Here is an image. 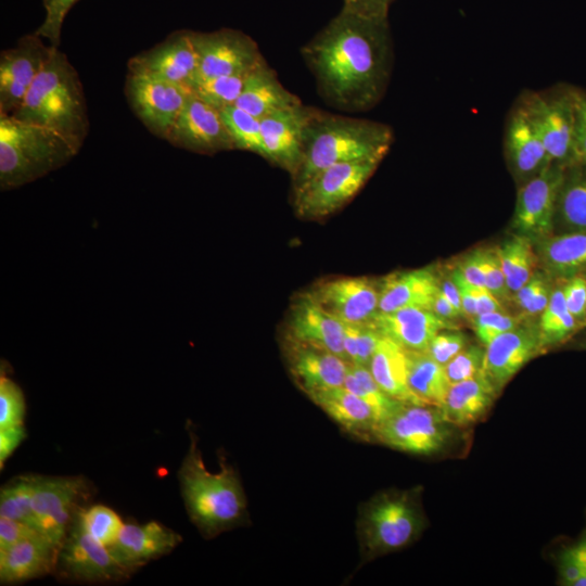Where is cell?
<instances>
[{
	"label": "cell",
	"mask_w": 586,
	"mask_h": 586,
	"mask_svg": "<svg viewBox=\"0 0 586 586\" xmlns=\"http://www.w3.org/2000/svg\"><path fill=\"white\" fill-rule=\"evenodd\" d=\"M301 53L324 102L345 112H366L384 97L393 68L387 17L342 9Z\"/></svg>",
	"instance_id": "1"
},
{
	"label": "cell",
	"mask_w": 586,
	"mask_h": 586,
	"mask_svg": "<svg viewBox=\"0 0 586 586\" xmlns=\"http://www.w3.org/2000/svg\"><path fill=\"white\" fill-rule=\"evenodd\" d=\"M394 140L383 123L315 109L304 131L303 157L292 176L296 190L326 168L352 161H382Z\"/></svg>",
	"instance_id": "2"
},
{
	"label": "cell",
	"mask_w": 586,
	"mask_h": 586,
	"mask_svg": "<svg viewBox=\"0 0 586 586\" xmlns=\"http://www.w3.org/2000/svg\"><path fill=\"white\" fill-rule=\"evenodd\" d=\"M12 116L56 131L80 151L90 127L84 87L59 47Z\"/></svg>",
	"instance_id": "3"
},
{
	"label": "cell",
	"mask_w": 586,
	"mask_h": 586,
	"mask_svg": "<svg viewBox=\"0 0 586 586\" xmlns=\"http://www.w3.org/2000/svg\"><path fill=\"white\" fill-rule=\"evenodd\" d=\"M178 480L187 512L205 537H214L244 521L246 499L237 471L222 457L219 471H208L193 432Z\"/></svg>",
	"instance_id": "4"
},
{
	"label": "cell",
	"mask_w": 586,
	"mask_h": 586,
	"mask_svg": "<svg viewBox=\"0 0 586 586\" xmlns=\"http://www.w3.org/2000/svg\"><path fill=\"white\" fill-rule=\"evenodd\" d=\"M79 152L56 131L0 113V188L16 189L66 165Z\"/></svg>",
	"instance_id": "5"
},
{
	"label": "cell",
	"mask_w": 586,
	"mask_h": 586,
	"mask_svg": "<svg viewBox=\"0 0 586 586\" xmlns=\"http://www.w3.org/2000/svg\"><path fill=\"white\" fill-rule=\"evenodd\" d=\"M423 524L416 494L387 492L374 496L362 506L358 519L364 555L373 558L406 547L418 537Z\"/></svg>",
	"instance_id": "6"
},
{
	"label": "cell",
	"mask_w": 586,
	"mask_h": 586,
	"mask_svg": "<svg viewBox=\"0 0 586 586\" xmlns=\"http://www.w3.org/2000/svg\"><path fill=\"white\" fill-rule=\"evenodd\" d=\"M455 428L438 406L402 403L379 423L374 441L399 451L432 456L450 445Z\"/></svg>",
	"instance_id": "7"
},
{
	"label": "cell",
	"mask_w": 586,
	"mask_h": 586,
	"mask_svg": "<svg viewBox=\"0 0 586 586\" xmlns=\"http://www.w3.org/2000/svg\"><path fill=\"white\" fill-rule=\"evenodd\" d=\"M573 87L557 86L543 91L525 90L519 100L535 125L552 164L575 163V112Z\"/></svg>",
	"instance_id": "8"
},
{
	"label": "cell",
	"mask_w": 586,
	"mask_h": 586,
	"mask_svg": "<svg viewBox=\"0 0 586 586\" xmlns=\"http://www.w3.org/2000/svg\"><path fill=\"white\" fill-rule=\"evenodd\" d=\"M91 483L82 475L34 474L31 508L38 531L60 549L77 513L91 497Z\"/></svg>",
	"instance_id": "9"
},
{
	"label": "cell",
	"mask_w": 586,
	"mask_h": 586,
	"mask_svg": "<svg viewBox=\"0 0 586 586\" xmlns=\"http://www.w3.org/2000/svg\"><path fill=\"white\" fill-rule=\"evenodd\" d=\"M380 161H352L332 165L294 190L300 217L324 218L347 204L373 175Z\"/></svg>",
	"instance_id": "10"
},
{
	"label": "cell",
	"mask_w": 586,
	"mask_h": 586,
	"mask_svg": "<svg viewBox=\"0 0 586 586\" xmlns=\"http://www.w3.org/2000/svg\"><path fill=\"white\" fill-rule=\"evenodd\" d=\"M191 89L143 74L128 72L125 95L132 112L154 136L166 140Z\"/></svg>",
	"instance_id": "11"
},
{
	"label": "cell",
	"mask_w": 586,
	"mask_h": 586,
	"mask_svg": "<svg viewBox=\"0 0 586 586\" xmlns=\"http://www.w3.org/2000/svg\"><path fill=\"white\" fill-rule=\"evenodd\" d=\"M55 571L68 579L88 583L119 581L132 573L86 531L78 513L59 550Z\"/></svg>",
	"instance_id": "12"
},
{
	"label": "cell",
	"mask_w": 586,
	"mask_h": 586,
	"mask_svg": "<svg viewBox=\"0 0 586 586\" xmlns=\"http://www.w3.org/2000/svg\"><path fill=\"white\" fill-rule=\"evenodd\" d=\"M192 36L199 55L195 84L221 75L250 71L264 60L257 43L241 30H192Z\"/></svg>",
	"instance_id": "13"
},
{
	"label": "cell",
	"mask_w": 586,
	"mask_h": 586,
	"mask_svg": "<svg viewBox=\"0 0 586 586\" xmlns=\"http://www.w3.org/2000/svg\"><path fill=\"white\" fill-rule=\"evenodd\" d=\"M564 167L550 164L536 177L518 187L511 220L513 233L536 242L553 233L559 188Z\"/></svg>",
	"instance_id": "14"
},
{
	"label": "cell",
	"mask_w": 586,
	"mask_h": 586,
	"mask_svg": "<svg viewBox=\"0 0 586 586\" xmlns=\"http://www.w3.org/2000/svg\"><path fill=\"white\" fill-rule=\"evenodd\" d=\"M128 72L160 78L192 90L199 71V55L192 30L171 33L152 48L133 55Z\"/></svg>",
	"instance_id": "15"
},
{
	"label": "cell",
	"mask_w": 586,
	"mask_h": 586,
	"mask_svg": "<svg viewBox=\"0 0 586 586\" xmlns=\"http://www.w3.org/2000/svg\"><path fill=\"white\" fill-rule=\"evenodd\" d=\"M53 50L37 34L21 37L0 53V113L12 115L44 67Z\"/></svg>",
	"instance_id": "16"
},
{
	"label": "cell",
	"mask_w": 586,
	"mask_h": 586,
	"mask_svg": "<svg viewBox=\"0 0 586 586\" xmlns=\"http://www.w3.org/2000/svg\"><path fill=\"white\" fill-rule=\"evenodd\" d=\"M166 141L177 148L209 155L235 149L220 110L203 101L193 91Z\"/></svg>",
	"instance_id": "17"
},
{
	"label": "cell",
	"mask_w": 586,
	"mask_h": 586,
	"mask_svg": "<svg viewBox=\"0 0 586 586\" xmlns=\"http://www.w3.org/2000/svg\"><path fill=\"white\" fill-rule=\"evenodd\" d=\"M537 320H521L485 346L481 373L497 395L525 364L543 353Z\"/></svg>",
	"instance_id": "18"
},
{
	"label": "cell",
	"mask_w": 586,
	"mask_h": 586,
	"mask_svg": "<svg viewBox=\"0 0 586 586\" xmlns=\"http://www.w3.org/2000/svg\"><path fill=\"white\" fill-rule=\"evenodd\" d=\"M309 294L343 323L367 324L379 313V282L368 277L328 279Z\"/></svg>",
	"instance_id": "19"
},
{
	"label": "cell",
	"mask_w": 586,
	"mask_h": 586,
	"mask_svg": "<svg viewBox=\"0 0 586 586\" xmlns=\"http://www.w3.org/2000/svg\"><path fill=\"white\" fill-rule=\"evenodd\" d=\"M504 153L517 187L536 177L552 164L535 125L519 99L506 118Z\"/></svg>",
	"instance_id": "20"
},
{
	"label": "cell",
	"mask_w": 586,
	"mask_h": 586,
	"mask_svg": "<svg viewBox=\"0 0 586 586\" xmlns=\"http://www.w3.org/2000/svg\"><path fill=\"white\" fill-rule=\"evenodd\" d=\"M314 110L301 103L262 118L263 157L293 176L303 157L304 131Z\"/></svg>",
	"instance_id": "21"
},
{
	"label": "cell",
	"mask_w": 586,
	"mask_h": 586,
	"mask_svg": "<svg viewBox=\"0 0 586 586\" xmlns=\"http://www.w3.org/2000/svg\"><path fill=\"white\" fill-rule=\"evenodd\" d=\"M286 337L327 349L345 361L344 323L326 310L310 294H301L292 304Z\"/></svg>",
	"instance_id": "22"
},
{
	"label": "cell",
	"mask_w": 586,
	"mask_h": 586,
	"mask_svg": "<svg viewBox=\"0 0 586 586\" xmlns=\"http://www.w3.org/2000/svg\"><path fill=\"white\" fill-rule=\"evenodd\" d=\"M285 356L295 382L308 396L344 386L349 364L337 355L286 337Z\"/></svg>",
	"instance_id": "23"
},
{
	"label": "cell",
	"mask_w": 586,
	"mask_h": 586,
	"mask_svg": "<svg viewBox=\"0 0 586 586\" xmlns=\"http://www.w3.org/2000/svg\"><path fill=\"white\" fill-rule=\"evenodd\" d=\"M181 536L164 524L124 523L116 540L109 547L112 556L132 573L149 561L171 552Z\"/></svg>",
	"instance_id": "24"
},
{
	"label": "cell",
	"mask_w": 586,
	"mask_h": 586,
	"mask_svg": "<svg viewBox=\"0 0 586 586\" xmlns=\"http://www.w3.org/2000/svg\"><path fill=\"white\" fill-rule=\"evenodd\" d=\"M370 323L383 336L409 352H425L440 331L456 329L455 323L441 319L431 310L415 307L378 313Z\"/></svg>",
	"instance_id": "25"
},
{
	"label": "cell",
	"mask_w": 586,
	"mask_h": 586,
	"mask_svg": "<svg viewBox=\"0 0 586 586\" xmlns=\"http://www.w3.org/2000/svg\"><path fill=\"white\" fill-rule=\"evenodd\" d=\"M437 291L438 273L432 268L390 273L379 282V313L411 307L431 310Z\"/></svg>",
	"instance_id": "26"
},
{
	"label": "cell",
	"mask_w": 586,
	"mask_h": 586,
	"mask_svg": "<svg viewBox=\"0 0 586 586\" xmlns=\"http://www.w3.org/2000/svg\"><path fill=\"white\" fill-rule=\"evenodd\" d=\"M59 548L42 534L0 551L1 584H17L56 570Z\"/></svg>",
	"instance_id": "27"
},
{
	"label": "cell",
	"mask_w": 586,
	"mask_h": 586,
	"mask_svg": "<svg viewBox=\"0 0 586 586\" xmlns=\"http://www.w3.org/2000/svg\"><path fill=\"white\" fill-rule=\"evenodd\" d=\"M301 103L297 95L283 87L277 73L264 59L250 71L234 105L260 120L270 114Z\"/></svg>",
	"instance_id": "28"
},
{
	"label": "cell",
	"mask_w": 586,
	"mask_h": 586,
	"mask_svg": "<svg viewBox=\"0 0 586 586\" xmlns=\"http://www.w3.org/2000/svg\"><path fill=\"white\" fill-rule=\"evenodd\" d=\"M346 432L365 440H374L380 420L374 410L344 386L308 396Z\"/></svg>",
	"instance_id": "29"
},
{
	"label": "cell",
	"mask_w": 586,
	"mask_h": 586,
	"mask_svg": "<svg viewBox=\"0 0 586 586\" xmlns=\"http://www.w3.org/2000/svg\"><path fill=\"white\" fill-rule=\"evenodd\" d=\"M534 243L539 267L553 280L586 272V231L552 233Z\"/></svg>",
	"instance_id": "30"
},
{
	"label": "cell",
	"mask_w": 586,
	"mask_h": 586,
	"mask_svg": "<svg viewBox=\"0 0 586 586\" xmlns=\"http://www.w3.org/2000/svg\"><path fill=\"white\" fill-rule=\"evenodd\" d=\"M497 393L480 373L474 378L450 384L440 406L445 419L456 428L468 426L491 409Z\"/></svg>",
	"instance_id": "31"
},
{
	"label": "cell",
	"mask_w": 586,
	"mask_h": 586,
	"mask_svg": "<svg viewBox=\"0 0 586 586\" xmlns=\"http://www.w3.org/2000/svg\"><path fill=\"white\" fill-rule=\"evenodd\" d=\"M379 386L392 398L403 403H420L408 385L407 353L382 335L368 366Z\"/></svg>",
	"instance_id": "32"
},
{
	"label": "cell",
	"mask_w": 586,
	"mask_h": 586,
	"mask_svg": "<svg viewBox=\"0 0 586 586\" xmlns=\"http://www.w3.org/2000/svg\"><path fill=\"white\" fill-rule=\"evenodd\" d=\"M575 231H586V168L577 163L564 167L553 221V233Z\"/></svg>",
	"instance_id": "33"
},
{
	"label": "cell",
	"mask_w": 586,
	"mask_h": 586,
	"mask_svg": "<svg viewBox=\"0 0 586 586\" xmlns=\"http://www.w3.org/2000/svg\"><path fill=\"white\" fill-rule=\"evenodd\" d=\"M407 353L408 385L422 404L441 406L450 386L444 366L426 352Z\"/></svg>",
	"instance_id": "34"
},
{
	"label": "cell",
	"mask_w": 586,
	"mask_h": 586,
	"mask_svg": "<svg viewBox=\"0 0 586 586\" xmlns=\"http://www.w3.org/2000/svg\"><path fill=\"white\" fill-rule=\"evenodd\" d=\"M496 251L512 296L540 268L535 243L527 237L512 233L496 246Z\"/></svg>",
	"instance_id": "35"
},
{
	"label": "cell",
	"mask_w": 586,
	"mask_h": 586,
	"mask_svg": "<svg viewBox=\"0 0 586 586\" xmlns=\"http://www.w3.org/2000/svg\"><path fill=\"white\" fill-rule=\"evenodd\" d=\"M537 324L543 353L568 342L582 331L581 326L565 305L559 280H555L549 302L538 317Z\"/></svg>",
	"instance_id": "36"
},
{
	"label": "cell",
	"mask_w": 586,
	"mask_h": 586,
	"mask_svg": "<svg viewBox=\"0 0 586 586\" xmlns=\"http://www.w3.org/2000/svg\"><path fill=\"white\" fill-rule=\"evenodd\" d=\"M344 387L366 402L374 410L380 422L403 403L390 397L365 366L349 365Z\"/></svg>",
	"instance_id": "37"
},
{
	"label": "cell",
	"mask_w": 586,
	"mask_h": 586,
	"mask_svg": "<svg viewBox=\"0 0 586 586\" xmlns=\"http://www.w3.org/2000/svg\"><path fill=\"white\" fill-rule=\"evenodd\" d=\"M34 474L20 475L10 480L0 491V517L24 522L37 528L31 508Z\"/></svg>",
	"instance_id": "38"
},
{
	"label": "cell",
	"mask_w": 586,
	"mask_h": 586,
	"mask_svg": "<svg viewBox=\"0 0 586 586\" xmlns=\"http://www.w3.org/2000/svg\"><path fill=\"white\" fill-rule=\"evenodd\" d=\"M220 113L235 149L263 157L260 120L234 104L224 107Z\"/></svg>",
	"instance_id": "39"
},
{
	"label": "cell",
	"mask_w": 586,
	"mask_h": 586,
	"mask_svg": "<svg viewBox=\"0 0 586 586\" xmlns=\"http://www.w3.org/2000/svg\"><path fill=\"white\" fill-rule=\"evenodd\" d=\"M250 71L221 75L200 81L194 85L192 91L206 103L222 110L228 105L235 104Z\"/></svg>",
	"instance_id": "40"
},
{
	"label": "cell",
	"mask_w": 586,
	"mask_h": 586,
	"mask_svg": "<svg viewBox=\"0 0 586 586\" xmlns=\"http://www.w3.org/2000/svg\"><path fill=\"white\" fill-rule=\"evenodd\" d=\"M78 517L86 531L107 548L116 540L124 524L119 515L104 505L85 507Z\"/></svg>",
	"instance_id": "41"
},
{
	"label": "cell",
	"mask_w": 586,
	"mask_h": 586,
	"mask_svg": "<svg viewBox=\"0 0 586 586\" xmlns=\"http://www.w3.org/2000/svg\"><path fill=\"white\" fill-rule=\"evenodd\" d=\"M25 398L20 385L1 369L0 429L24 425Z\"/></svg>",
	"instance_id": "42"
},
{
	"label": "cell",
	"mask_w": 586,
	"mask_h": 586,
	"mask_svg": "<svg viewBox=\"0 0 586 586\" xmlns=\"http://www.w3.org/2000/svg\"><path fill=\"white\" fill-rule=\"evenodd\" d=\"M484 357V345L468 344L444 366L449 383H458L480 374L483 369Z\"/></svg>",
	"instance_id": "43"
},
{
	"label": "cell",
	"mask_w": 586,
	"mask_h": 586,
	"mask_svg": "<svg viewBox=\"0 0 586 586\" xmlns=\"http://www.w3.org/2000/svg\"><path fill=\"white\" fill-rule=\"evenodd\" d=\"M480 260L485 288L506 306L511 302V293L495 247L480 249Z\"/></svg>",
	"instance_id": "44"
},
{
	"label": "cell",
	"mask_w": 586,
	"mask_h": 586,
	"mask_svg": "<svg viewBox=\"0 0 586 586\" xmlns=\"http://www.w3.org/2000/svg\"><path fill=\"white\" fill-rule=\"evenodd\" d=\"M79 0H42L44 8V18L35 34L43 39H48L50 44L59 47L63 23L69 10Z\"/></svg>",
	"instance_id": "45"
},
{
	"label": "cell",
	"mask_w": 586,
	"mask_h": 586,
	"mask_svg": "<svg viewBox=\"0 0 586 586\" xmlns=\"http://www.w3.org/2000/svg\"><path fill=\"white\" fill-rule=\"evenodd\" d=\"M520 321L517 315L498 310L477 315L471 323L479 341L486 346L496 336L513 329Z\"/></svg>",
	"instance_id": "46"
},
{
	"label": "cell",
	"mask_w": 586,
	"mask_h": 586,
	"mask_svg": "<svg viewBox=\"0 0 586 586\" xmlns=\"http://www.w3.org/2000/svg\"><path fill=\"white\" fill-rule=\"evenodd\" d=\"M468 336L456 329L440 331L425 352L440 365L445 366L468 345Z\"/></svg>",
	"instance_id": "47"
},
{
	"label": "cell",
	"mask_w": 586,
	"mask_h": 586,
	"mask_svg": "<svg viewBox=\"0 0 586 586\" xmlns=\"http://www.w3.org/2000/svg\"><path fill=\"white\" fill-rule=\"evenodd\" d=\"M559 281L569 311L584 330L586 328V275L578 273Z\"/></svg>",
	"instance_id": "48"
},
{
	"label": "cell",
	"mask_w": 586,
	"mask_h": 586,
	"mask_svg": "<svg viewBox=\"0 0 586 586\" xmlns=\"http://www.w3.org/2000/svg\"><path fill=\"white\" fill-rule=\"evenodd\" d=\"M572 92L575 112V163L586 168V92L574 87Z\"/></svg>",
	"instance_id": "49"
},
{
	"label": "cell",
	"mask_w": 586,
	"mask_h": 586,
	"mask_svg": "<svg viewBox=\"0 0 586 586\" xmlns=\"http://www.w3.org/2000/svg\"><path fill=\"white\" fill-rule=\"evenodd\" d=\"M382 334L371 324H356L357 355L354 365L368 367Z\"/></svg>",
	"instance_id": "50"
},
{
	"label": "cell",
	"mask_w": 586,
	"mask_h": 586,
	"mask_svg": "<svg viewBox=\"0 0 586 586\" xmlns=\"http://www.w3.org/2000/svg\"><path fill=\"white\" fill-rule=\"evenodd\" d=\"M39 534H41L39 531L24 522L0 517V551L10 548L25 538Z\"/></svg>",
	"instance_id": "51"
},
{
	"label": "cell",
	"mask_w": 586,
	"mask_h": 586,
	"mask_svg": "<svg viewBox=\"0 0 586 586\" xmlns=\"http://www.w3.org/2000/svg\"><path fill=\"white\" fill-rule=\"evenodd\" d=\"M581 574L578 543L563 549L559 557V576L563 585L575 586Z\"/></svg>",
	"instance_id": "52"
},
{
	"label": "cell",
	"mask_w": 586,
	"mask_h": 586,
	"mask_svg": "<svg viewBox=\"0 0 586 586\" xmlns=\"http://www.w3.org/2000/svg\"><path fill=\"white\" fill-rule=\"evenodd\" d=\"M449 273L459 290L463 316L472 321L476 317L473 285L467 281L457 266L453 267Z\"/></svg>",
	"instance_id": "53"
},
{
	"label": "cell",
	"mask_w": 586,
	"mask_h": 586,
	"mask_svg": "<svg viewBox=\"0 0 586 586\" xmlns=\"http://www.w3.org/2000/svg\"><path fill=\"white\" fill-rule=\"evenodd\" d=\"M394 0H343L342 9L367 16L387 17Z\"/></svg>",
	"instance_id": "54"
},
{
	"label": "cell",
	"mask_w": 586,
	"mask_h": 586,
	"mask_svg": "<svg viewBox=\"0 0 586 586\" xmlns=\"http://www.w3.org/2000/svg\"><path fill=\"white\" fill-rule=\"evenodd\" d=\"M469 283L485 288L480 260V249L467 253L456 265Z\"/></svg>",
	"instance_id": "55"
},
{
	"label": "cell",
	"mask_w": 586,
	"mask_h": 586,
	"mask_svg": "<svg viewBox=\"0 0 586 586\" xmlns=\"http://www.w3.org/2000/svg\"><path fill=\"white\" fill-rule=\"evenodd\" d=\"M24 425L0 429V468L25 438Z\"/></svg>",
	"instance_id": "56"
},
{
	"label": "cell",
	"mask_w": 586,
	"mask_h": 586,
	"mask_svg": "<svg viewBox=\"0 0 586 586\" xmlns=\"http://www.w3.org/2000/svg\"><path fill=\"white\" fill-rule=\"evenodd\" d=\"M476 316L491 311L505 310V306L486 288L473 285Z\"/></svg>",
	"instance_id": "57"
},
{
	"label": "cell",
	"mask_w": 586,
	"mask_h": 586,
	"mask_svg": "<svg viewBox=\"0 0 586 586\" xmlns=\"http://www.w3.org/2000/svg\"><path fill=\"white\" fill-rule=\"evenodd\" d=\"M431 311L437 317L448 322L455 323V321L462 317V315L454 307V305L446 298V296L440 291L435 294L432 302Z\"/></svg>",
	"instance_id": "58"
},
{
	"label": "cell",
	"mask_w": 586,
	"mask_h": 586,
	"mask_svg": "<svg viewBox=\"0 0 586 586\" xmlns=\"http://www.w3.org/2000/svg\"><path fill=\"white\" fill-rule=\"evenodd\" d=\"M438 289L454 305V307L462 315V317H464L462 313L459 290L455 281L450 277V273H448V276H442V273H438Z\"/></svg>",
	"instance_id": "59"
},
{
	"label": "cell",
	"mask_w": 586,
	"mask_h": 586,
	"mask_svg": "<svg viewBox=\"0 0 586 586\" xmlns=\"http://www.w3.org/2000/svg\"><path fill=\"white\" fill-rule=\"evenodd\" d=\"M577 543L581 552V574L575 586H586V534Z\"/></svg>",
	"instance_id": "60"
},
{
	"label": "cell",
	"mask_w": 586,
	"mask_h": 586,
	"mask_svg": "<svg viewBox=\"0 0 586 586\" xmlns=\"http://www.w3.org/2000/svg\"><path fill=\"white\" fill-rule=\"evenodd\" d=\"M575 347H576V348H579V349H585V351H586V334H585V336H584L582 340H579L578 342H576Z\"/></svg>",
	"instance_id": "61"
},
{
	"label": "cell",
	"mask_w": 586,
	"mask_h": 586,
	"mask_svg": "<svg viewBox=\"0 0 586 586\" xmlns=\"http://www.w3.org/2000/svg\"><path fill=\"white\" fill-rule=\"evenodd\" d=\"M585 275H586V272H585ZM585 329H586V328H585ZM585 329H584V330H585Z\"/></svg>",
	"instance_id": "62"
}]
</instances>
